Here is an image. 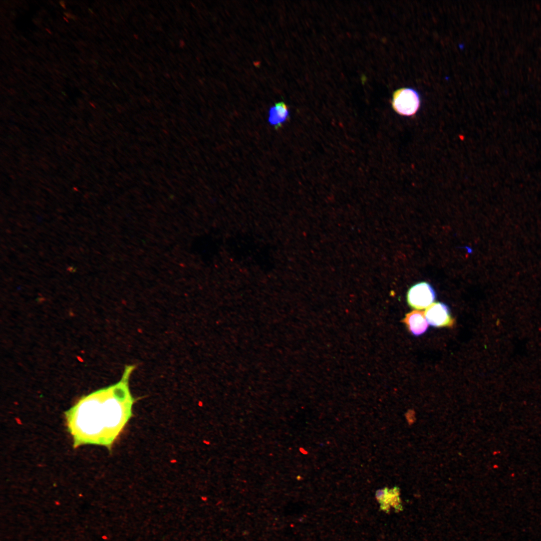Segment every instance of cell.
<instances>
[{
    "instance_id": "1",
    "label": "cell",
    "mask_w": 541,
    "mask_h": 541,
    "mask_svg": "<svg viewBox=\"0 0 541 541\" xmlns=\"http://www.w3.org/2000/svg\"><path fill=\"white\" fill-rule=\"evenodd\" d=\"M135 368L126 365L118 382L84 398L66 413L75 446H111L132 416L135 399L129 382Z\"/></svg>"
},
{
    "instance_id": "2",
    "label": "cell",
    "mask_w": 541,
    "mask_h": 541,
    "mask_svg": "<svg viewBox=\"0 0 541 541\" xmlns=\"http://www.w3.org/2000/svg\"><path fill=\"white\" fill-rule=\"evenodd\" d=\"M391 104L398 114L406 117L415 115L421 106V99L418 92L411 88H401L395 91Z\"/></svg>"
},
{
    "instance_id": "3",
    "label": "cell",
    "mask_w": 541,
    "mask_h": 541,
    "mask_svg": "<svg viewBox=\"0 0 541 541\" xmlns=\"http://www.w3.org/2000/svg\"><path fill=\"white\" fill-rule=\"evenodd\" d=\"M435 297V292L430 285L423 282L410 288L407 294V301L411 308L422 310L431 305Z\"/></svg>"
},
{
    "instance_id": "4",
    "label": "cell",
    "mask_w": 541,
    "mask_h": 541,
    "mask_svg": "<svg viewBox=\"0 0 541 541\" xmlns=\"http://www.w3.org/2000/svg\"><path fill=\"white\" fill-rule=\"evenodd\" d=\"M425 317L429 324L434 327H451L454 320L451 317L448 307L440 302L430 305L424 312Z\"/></svg>"
},
{
    "instance_id": "5",
    "label": "cell",
    "mask_w": 541,
    "mask_h": 541,
    "mask_svg": "<svg viewBox=\"0 0 541 541\" xmlns=\"http://www.w3.org/2000/svg\"><path fill=\"white\" fill-rule=\"evenodd\" d=\"M409 331L415 336L424 334L428 329V324L422 311L413 310L406 314L402 321Z\"/></svg>"
},
{
    "instance_id": "6",
    "label": "cell",
    "mask_w": 541,
    "mask_h": 541,
    "mask_svg": "<svg viewBox=\"0 0 541 541\" xmlns=\"http://www.w3.org/2000/svg\"><path fill=\"white\" fill-rule=\"evenodd\" d=\"M290 111L287 105L283 102L275 104L268 111V122L276 129L281 128L289 120Z\"/></svg>"
}]
</instances>
